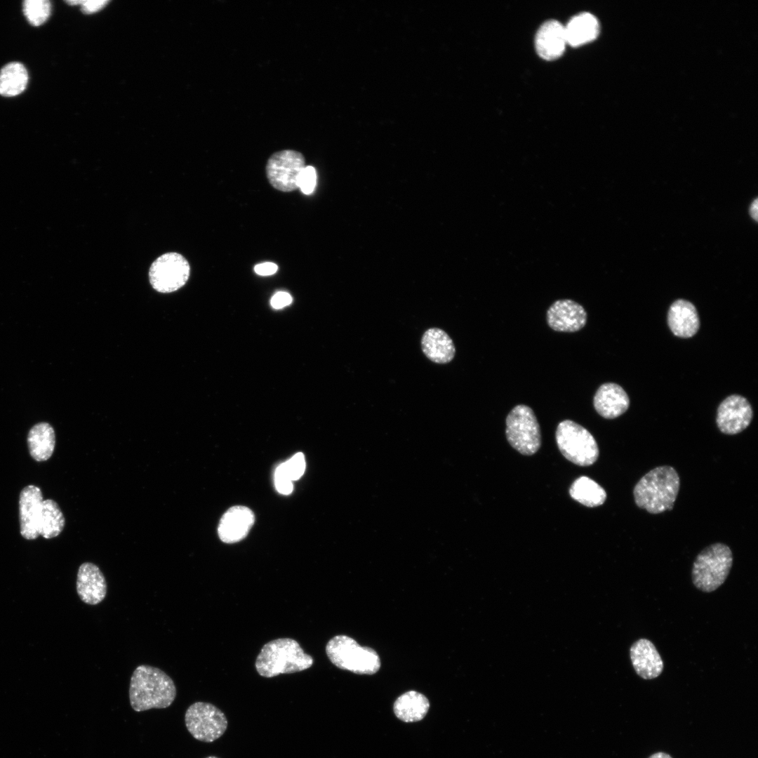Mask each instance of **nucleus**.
Returning a JSON list of instances; mask_svg holds the SVG:
<instances>
[{"mask_svg":"<svg viewBox=\"0 0 758 758\" xmlns=\"http://www.w3.org/2000/svg\"><path fill=\"white\" fill-rule=\"evenodd\" d=\"M173 679L163 670L140 665L133 671L129 685V700L135 712L169 707L176 697Z\"/></svg>","mask_w":758,"mask_h":758,"instance_id":"nucleus-1","label":"nucleus"},{"mask_svg":"<svg viewBox=\"0 0 758 758\" xmlns=\"http://www.w3.org/2000/svg\"><path fill=\"white\" fill-rule=\"evenodd\" d=\"M680 486L679 477L671 466L655 467L636 484L633 494L636 505L651 514L672 510Z\"/></svg>","mask_w":758,"mask_h":758,"instance_id":"nucleus-2","label":"nucleus"},{"mask_svg":"<svg viewBox=\"0 0 758 758\" xmlns=\"http://www.w3.org/2000/svg\"><path fill=\"white\" fill-rule=\"evenodd\" d=\"M313 664V658L305 653L299 644L290 638H280L265 644L256 660L255 668L264 677L305 670Z\"/></svg>","mask_w":758,"mask_h":758,"instance_id":"nucleus-3","label":"nucleus"},{"mask_svg":"<svg viewBox=\"0 0 758 758\" xmlns=\"http://www.w3.org/2000/svg\"><path fill=\"white\" fill-rule=\"evenodd\" d=\"M733 564L730 547L721 543L704 548L696 557L691 570L693 585L703 592H712L726 580Z\"/></svg>","mask_w":758,"mask_h":758,"instance_id":"nucleus-4","label":"nucleus"},{"mask_svg":"<svg viewBox=\"0 0 758 758\" xmlns=\"http://www.w3.org/2000/svg\"><path fill=\"white\" fill-rule=\"evenodd\" d=\"M326 652L336 667L355 674H373L380 667V657L374 649L361 646L346 635L331 639L326 646Z\"/></svg>","mask_w":758,"mask_h":758,"instance_id":"nucleus-5","label":"nucleus"},{"mask_svg":"<svg viewBox=\"0 0 758 758\" xmlns=\"http://www.w3.org/2000/svg\"><path fill=\"white\" fill-rule=\"evenodd\" d=\"M556 441L561 454L577 465L590 466L599 457V447L594 437L573 420H564L559 423Z\"/></svg>","mask_w":758,"mask_h":758,"instance_id":"nucleus-6","label":"nucleus"},{"mask_svg":"<svg viewBox=\"0 0 758 758\" xmlns=\"http://www.w3.org/2000/svg\"><path fill=\"white\" fill-rule=\"evenodd\" d=\"M505 434L511 446L522 455H533L540 447V426L533 411L526 405H517L510 411Z\"/></svg>","mask_w":758,"mask_h":758,"instance_id":"nucleus-7","label":"nucleus"},{"mask_svg":"<svg viewBox=\"0 0 758 758\" xmlns=\"http://www.w3.org/2000/svg\"><path fill=\"white\" fill-rule=\"evenodd\" d=\"M186 728L197 740L212 743L226 731L228 722L224 712L214 705L197 701L185 714Z\"/></svg>","mask_w":758,"mask_h":758,"instance_id":"nucleus-8","label":"nucleus"},{"mask_svg":"<svg viewBox=\"0 0 758 758\" xmlns=\"http://www.w3.org/2000/svg\"><path fill=\"white\" fill-rule=\"evenodd\" d=\"M190 267L184 256L166 253L157 258L149 271V282L157 291L171 293L183 286L189 279Z\"/></svg>","mask_w":758,"mask_h":758,"instance_id":"nucleus-9","label":"nucleus"},{"mask_svg":"<svg viewBox=\"0 0 758 758\" xmlns=\"http://www.w3.org/2000/svg\"><path fill=\"white\" fill-rule=\"evenodd\" d=\"M305 167V159L302 153L284 149L269 157L265 170L267 180L274 188L291 192L298 187V179Z\"/></svg>","mask_w":758,"mask_h":758,"instance_id":"nucleus-10","label":"nucleus"},{"mask_svg":"<svg viewBox=\"0 0 758 758\" xmlns=\"http://www.w3.org/2000/svg\"><path fill=\"white\" fill-rule=\"evenodd\" d=\"M752 415L749 401L740 395L732 394L719 404L716 422L722 433L736 434L749 426Z\"/></svg>","mask_w":758,"mask_h":758,"instance_id":"nucleus-11","label":"nucleus"},{"mask_svg":"<svg viewBox=\"0 0 758 758\" xmlns=\"http://www.w3.org/2000/svg\"><path fill=\"white\" fill-rule=\"evenodd\" d=\"M42 492L38 486L28 485L20 492L19 519L21 536L27 540L39 536V523L43 503Z\"/></svg>","mask_w":758,"mask_h":758,"instance_id":"nucleus-12","label":"nucleus"},{"mask_svg":"<svg viewBox=\"0 0 758 758\" xmlns=\"http://www.w3.org/2000/svg\"><path fill=\"white\" fill-rule=\"evenodd\" d=\"M549 326L560 332H576L587 322V312L579 303L569 299L555 301L547 311Z\"/></svg>","mask_w":758,"mask_h":758,"instance_id":"nucleus-13","label":"nucleus"},{"mask_svg":"<svg viewBox=\"0 0 758 758\" xmlns=\"http://www.w3.org/2000/svg\"><path fill=\"white\" fill-rule=\"evenodd\" d=\"M630 657L635 672L644 679L657 678L663 671V660L655 645L648 639L635 641L630 646Z\"/></svg>","mask_w":758,"mask_h":758,"instance_id":"nucleus-14","label":"nucleus"},{"mask_svg":"<svg viewBox=\"0 0 758 758\" xmlns=\"http://www.w3.org/2000/svg\"><path fill=\"white\" fill-rule=\"evenodd\" d=\"M255 521L251 510L233 506L222 516L218 527L220 539L225 543H237L246 537Z\"/></svg>","mask_w":758,"mask_h":758,"instance_id":"nucleus-15","label":"nucleus"},{"mask_svg":"<svg viewBox=\"0 0 758 758\" xmlns=\"http://www.w3.org/2000/svg\"><path fill=\"white\" fill-rule=\"evenodd\" d=\"M76 587L81 600L90 605L102 602L107 594L105 576L100 568L91 562H84L79 567Z\"/></svg>","mask_w":758,"mask_h":758,"instance_id":"nucleus-16","label":"nucleus"},{"mask_svg":"<svg viewBox=\"0 0 758 758\" xmlns=\"http://www.w3.org/2000/svg\"><path fill=\"white\" fill-rule=\"evenodd\" d=\"M566 44L564 26L555 20L545 22L538 29L535 38L538 55L547 60L559 58Z\"/></svg>","mask_w":758,"mask_h":758,"instance_id":"nucleus-17","label":"nucleus"},{"mask_svg":"<svg viewBox=\"0 0 758 758\" xmlns=\"http://www.w3.org/2000/svg\"><path fill=\"white\" fill-rule=\"evenodd\" d=\"M596 411L603 418L613 419L623 414L629 408L630 399L619 385L607 383L597 390L594 399Z\"/></svg>","mask_w":758,"mask_h":758,"instance_id":"nucleus-18","label":"nucleus"},{"mask_svg":"<svg viewBox=\"0 0 758 758\" xmlns=\"http://www.w3.org/2000/svg\"><path fill=\"white\" fill-rule=\"evenodd\" d=\"M667 324L676 336L688 338L693 336L699 329L700 320L696 307L683 299L675 300L667 313Z\"/></svg>","mask_w":758,"mask_h":758,"instance_id":"nucleus-19","label":"nucleus"},{"mask_svg":"<svg viewBox=\"0 0 758 758\" xmlns=\"http://www.w3.org/2000/svg\"><path fill=\"white\" fill-rule=\"evenodd\" d=\"M420 345L425 356L435 364H448L456 354L453 340L446 331L437 327L430 328L423 333Z\"/></svg>","mask_w":758,"mask_h":758,"instance_id":"nucleus-20","label":"nucleus"},{"mask_svg":"<svg viewBox=\"0 0 758 758\" xmlns=\"http://www.w3.org/2000/svg\"><path fill=\"white\" fill-rule=\"evenodd\" d=\"M567 44L578 47L594 40L599 33V24L594 15L581 13L573 16L564 27Z\"/></svg>","mask_w":758,"mask_h":758,"instance_id":"nucleus-21","label":"nucleus"},{"mask_svg":"<svg viewBox=\"0 0 758 758\" xmlns=\"http://www.w3.org/2000/svg\"><path fill=\"white\" fill-rule=\"evenodd\" d=\"M27 445L33 459L38 462L47 460L51 457L55 446L54 429L48 423H36L28 432Z\"/></svg>","mask_w":758,"mask_h":758,"instance_id":"nucleus-22","label":"nucleus"},{"mask_svg":"<svg viewBox=\"0 0 758 758\" xmlns=\"http://www.w3.org/2000/svg\"><path fill=\"white\" fill-rule=\"evenodd\" d=\"M430 708L427 698L413 690L399 696L394 703L393 710L396 717L404 722H416L422 720Z\"/></svg>","mask_w":758,"mask_h":758,"instance_id":"nucleus-23","label":"nucleus"},{"mask_svg":"<svg viewBox=\"0 0 758 758\" xmlns=\"http://www.w3.org/2000/svg\"><path fill=\"white\" fill-rule=\"evenodd\" d=\"M571 497L580 504L590 507L604 504L606 492L595 481L586 476L577 478L569 488Z\"/></svg>","mask_w":758,"mask_h":758,"instance_id":"nucleus-24","label":"nucleus"},{"mask_svg":"<svg viewBox=\"0 0 758 758\" xmlns=\"http://www.w3.org/2000/svg\"><path fill=\"white\" fill-rule=\"evenodd\" d=\"M27 83V71L20 62H10L0 71V94L3 96L12 97L20 94L26 88Z\"/></svg>","mask_w":758,"mask_h":758,"instance_id":"nucleus-25","label":"nucleus"},{"mask_svg":"<svg viewBox=\"0 0 758 758\" xmlns=\"http://www.w3.org/2000/svg\"><path fill=\"white\" fill-rule=\"evenodd\" d=\"M65 519L58 504L52 499L44 500L39 523V533L46 539L58 536L63 530Z\"/></svg>","mask_w":758,"mask_h":758,"instance_id":"nucleus-26","label":"nucleus"},{"mask_svg":"<svg viewBox=\"0 0 758 758\" xmlns=\"http://www.w3.org/2000/svg\"><path fill=\"white\" fill-rule=\"evenodd\" d=\"M22 7L28 22L35 27L44 24L51 15V5L48 0H26Z\"/></svg>","mask_w":758,"mask_h":758,"instance_id":"nucleus-27","label":"nucleus"},{"mask_svg":"<svg viewBox=\"0 0 758 758\" xmlns=\"http://www.w3.org/2000/svg\"><path fill=\"white\" fill-rule=\"evenodd\" d=\"M284 469L292 481L299 479L304 474L305 470V456L302 453H297L289 460L283 463Z\"/></svg>","mask_w":758,"mask_h":758,"instance_id":"nucleus-28","label":"nucleus"},{"mask_svg":"<svg viewBox=\"0 0 758 758\" xmlns=\"http://www.w3.org/2000/svg\"><path fill=\"white\" fill-rule=\"evenodd\" d=\"M316 180L315 168L311 166H305L299 177L298 187L305 194H310L314 190Z\"/></svg>","mask_w":758,"mask_h":758,"instance_id":"nucleus-29","label":"nucleus"},{"mask_svg":"<svg viewBox=\"0 0 758 758\" xmlns=\"http://www.w3.org/2000/svg\"><path fill=\"white\" fill-rule=\"evenodd\" d=\"M287 474L283 463L279 465L274 472V484L279 493L288 495L293 491V483Z\"/></svg>","mask_w":758,"mask_h":758,"instance_id":"nucleus-30","label":"nucleus"},{"mask_svg":"<svg viewBox=\"0 0 758 758\" xmlns=\"http://www.w3.org/2000/svg\"><path fill=\"white\" fill-rule=\"evenodd\" d=\"M292 302L291 295L284 291H279L275 293L271 300V306L274 309H281L291 304Z\"/></svg>","mask_w":758,"mask_h":758,"instance_id":"nucleus-31","label":"nucleus"},{"mask_svg":"<svg viewBox=\"0 0 758 758\" xmlns=\"http://www.w3.org/2000/svg\"><path fill=\"white\" fill-rule=\"evenodd\" d=\"M277 265L273 262L258 264L254 267L255 273L261 276L272 275L277 271Z\"/></svg>","mask_w":758,"mask_h":758,"instance_id":"nucleus-32","label":"nucleus"},{"mask_svg":"<svg viewBox=\"0 0 758 758\" xmlns=\"http://www.w3.org/2000/svg\"><path fill=\"white\" fill-rule=\"evenodd\" d=\"M108 1L105 0L82 1L81 9L84 13H93L101 9Z\"/></svg>","mask_w":758,"mask_h":758,"instance_id":"nucleus-33","label":"nucleus"},{"mask_svg":"<svg viewBox=\"0 0 758 758\" xmlns=\"http://www.w3.org/2000/svg\"><path fill=\"white\" fill-rule=\"evenodd\" d=\"M757 199H755L754 201L752 203L750 208V213L752 218L755 220H757Z\"/></svg>","mask_w":758,"mask_h":758,"instance_id":"nucleus-34","label":"nucleus"},{"mask_svg":"<svg viewBox=\"0 0 758 758\" xmlns=\"http://www.w3.org/2000/svg\"><path fill=\"white\" fill-rule=\"evenodd\" d=\"M649 758H672L669 754L664 752H657L651 754Z\"/></svg>","mask_w":758,"mask_h":758,"instance_id":"nucleus-35","label":"nucleus"},{"mask_svg":"<svg viewBox=\"0 0 758 758\" xmlns=\"http://www.w3.org/2000/svg\"><path fill=\"white\" fill-rule=\"evenodd\" d=\"M205 758H219V757H217L215 756H208V757H205Z\"/></svg>","mask_w":758,"mask_h":758,"instance_id":"nucleus-36","label":"nucleus"}]
</instances>
